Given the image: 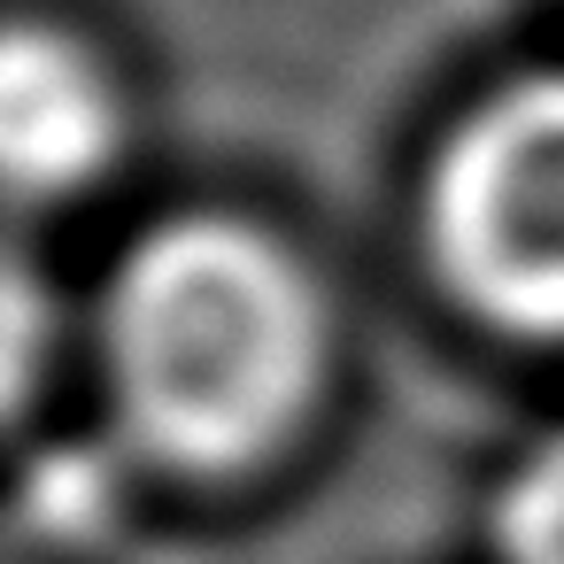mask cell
I'll use <instances>...</instances> for the list:
<instances>
[{
	"label": "cell",
	"instance_id": "277c9868",
	"mask_svg": "<svg viewBox=\"0 0 564 564\" xmlns=\"http://www.w3.org/2000/svg\"><path fill=\"white\" fill-rule=\"evenodd\" d=\"M502 564H564V433L533 441L495 495Z\"/></svg>",
	"mask_w": 564,
	"mask_h": 564
},
{
	"label": "cell",
	"instance_id": "3957f363",
	"mask_svg": "<svg viewBox=\"0 0 564 564\" xmlns=\"http://www.w3.org/2000/svg\"><path fill=\"white\" fill-rule=\"evenodd\" d=\"M109 140H117V109H109V78L94 70V55L70 47L63 32L17 24L9 55H0V155H9V186L24 202L70 194L78 178H94Z\"/></svg>",
	"mask_w": 564,
	"mask_h": 564
},
{
	"label": "cell",
	"instance_id": "6da1fadb",
	"mask_svg": "<svg viewBox=\"0 0 564 564\" xmlns=\"http://www.w3.org/2000/svg\"><path fill=\"white\" fill-rule=\"evenodd\" d=\"M101 356L140 448L186 471L263 456L317 387V294L240 217H171L109 279Z\"/></svg>",
	"mask_w": 564,
	"mask_h": 564
},
{
	"label": "cell",
	"instance_id": "7a4b0ae2",
	"mask_svg": "<svg viewBox=\"0 0 564 564\" xmlns=\"http://www.w3.org/2000/svg\"><path fill=\"white\" fill-rule=\"evenodd\" d=\"M425 240L479 317L564 340V70L510 78L448 132Z\"/></svg>",
	"mask_w": 564,
	"mask_h": 564
}]
</instances>
